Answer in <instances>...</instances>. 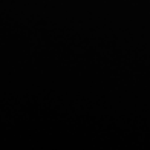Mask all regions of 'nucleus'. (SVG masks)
<instances>
[]
</instances>
